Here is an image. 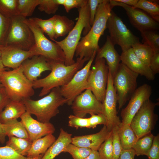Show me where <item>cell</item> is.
I'll return each instance as SVG.
<instances>
[{"mask_svg":"<svg viewBox=\"0 0 159 159\" xmlns=\"http://www.w3.org/2000/svg\"><path fill=\"white\" fill-rule=\"evenodd\" d=\"M117 126L112 129V145L114 159H118L123 150L120 143L117 132Z\"/></svg>","mask_w":159,"mask_h":159,"instance_id":"cell-42","label":"cell"},{"mask_svg":"<svg viewBox=\"0 0 159 159\" xmlns=\"http://www.w3.org/2000/svg\"><path fill=\"white\" fill-rule=\"evenodd\" d=\"M87 61L85 58L80 59L77 58L75 63L69 66L65 65L64 63L49 62L52 68L51 72L45 77L33 82V88H42L39 96H45L53 89L67 84Z\"/></svg>","mask_w":159,"mask_h":159,"instance_id":"cell-2","label":"cell"},{"mask_svg":"<svg viewBox=\"0 0 159 159\" xmlns=\"http://www.w3.org/2000/svg\"><path fill=\"white\" fill-rule=\"evenodd\" d=\"M36 24L42 31L47 34L53 41L54 40V16L48 19H44L38 17H32Z\"/></svg>","mask_w":159,"mask_h":159,"instance_id":"cell-34","label":"cell"},{"mask_svg":"<svg viewBox=\"0 0 159 159\" xmlns=\"http://www.w3.org/2000/svg\"><path fill=\"white\" fill-rule=\"evenodd\" d=\"M43 155L42 154L34 157H27L26 159H41Z\"/></svg>","mask_w":159,"mask_h":159,"instance_id":"cell-55","label":"cell"},{"mask_svg":"<svg viewBox=\"0 0 159 159\" xmlns=\"http://www.w3.org/2000/svg\"><path fill=\"white\" fill-rule=\"evenodd\" d=\"M92 150L90 148L79 147L71 143L64 148L62 152L69 153L73 159H85Z\"/></svg>","mask_w":159,"mask_h":159,"instance_id":"cell-36","label":"cell"},{"mask_svg":"<svg viewBox=\"0 0 159 159\" xmlns=\"http://www.w3.org/2000/svg\"><path fill=\"white\" fill-rule=\"evenodd\" d=\"M114 46L109 35L107 36L105 43L98 49L95 57L96 58H102L105 59L112 77L117 71L121 61L120 56L115 49Z\"/></svg>","mask_w":159,"mask_h":159,"instance_id":"cell-22","label":"cell"},{"mask_svg":"<svg viewBox=\"0 0 159 159\" xmlns=\"http://www.w3.org/2000/svg\"><path fill=\"white\" fill-rule=\"evenodd\" d=\"M135 153L132 148L122 150L118 159H134Z\"/></svg>","mask_w":159,"mask_h":159,"instance_id":"cell-50","label":"cell"},{"mask_svg":"<svg viewBox=\"0 0 159 159\" xmlns=\"http://www.w3.org/2000/svg\"><path fill=\"white\" fill-rule=\"evenodd\" d=\"M132 50L136 56L144 64L149 66L154 50L149 45L140 43L133 45Z\"/></svg>","mask_w":159,"mask_h":159,"instance_id":"cell-31","label":"cell"},{"mask_svg":"<svg viewBox=\"0 0 159 159\" xmlns=\"http://www.w3.org/2000/svg\"><path fill=\"white\" fill-rule=\"evenodd\" d=\"M72 134L65 131L63 128L60 130L59 135L54 142L44 154L41 159H54L62 153L64 148L71 143Z\"/></svg>","mask_w":159,"mask_h":159,"instance_id":"cell-23","label":"cell"},{"mask_svg":"<svg viewBox=\"0 0 159 159\" xmlns=\"http://www.w3.org/2000/svg\"><path fill=\"white\" fill-rule=\"evenodd\" d=\"M17 5V0H0V8L8 18L18 15Z\"/></svg>","mask_w":159,"mask_h":159,"instance_id":"cell-39","label":"cell"},{"mask_svg":"<svg viewBox=\"0 0 159 159\" xmlns=\"http://www.w3.org/2000/svg\"><path fill=\"white\" fill-rule=\"evenodd\" d=\"M139 75L121 63L113 77V83L116 92L119 110L129 100L137 89Z\"/></svg>","mask_w":159,"mask_h":159,"instance_id":"cell-6","label":"cell"},{"mask_svg":"<svg viewBox=\"0 0 159 159\" xmlns=\"http://www.w3.org/2000/svg\"><path fill=\"white\" fill-rule=\"evenodd\" d=\"M85 159H101L98 151L92 150Z\"/></svg>","mask_w":159,"mask_h":159,"instance_id":"cell-52","label":"cell"},{"mask_svg":"<svg viewBox=\"0 0 159 159\" xmlns=\"http://www.w3.org/2000/svg\"><path fill=\"white\" fill-rule=\"evenodd\" d=\"M1 51V58L4 67L16 68L26 59L37 55L35 45L30 50L26 51L15 47L4 46Z\"/></svg>","mask_w":159,"mask_h":159,"instance_id":"cell-17","label":"cell"},{"mask_svg":"<svg viewBox=\"0 0 159 159\" xmlns=\"http://www.w3.org/2000/svg\"><path fill=\"white\" fill-rule=\"evenodd\" d=\"M125 4L132 6H134L138 3V0H115Z\"/></svg>","mask_w":159,"mask_h":159,"instance_id":"cell-53","label":"cell"},{"mask_svg":"<svg viewBox=\"0 0 159 159\" xmlns=\"http://www.w3.org/2000/svg\"><path fill=\"white\" fill-rule=\"evenodd\" d=\"M151 93V86L147 84H143L136 89L128 105L121 112L122 124H130L134 116L144 102L149 99Z\"/></svg>","mask_w":159,"mask_h":159,"instance_id":"cell-16","label":"cell"},{"mask_svg":"<svg viewBox=\"0 0 159 159\" xmlns=\"http://www.w3.org/2000/svg\"><path fill=\"white\" fill-rule=\"evenodd\" d=\"M26 112V107L22 101L10 100L0 113V123L6 124L8 122L17 119Z\"/></svg>","mask_w":159,"mask_h":159,"instance_id":"cell-24","label":"cell"},{"mask_svg":"<svg viewBox=\"0 0 159 159\" xmlns=\"http://www.w3.org/2000/svg\"><path fill=\"white\" fill-rule=\"evenodd\" d=\"M40 0H17V15L24 17L31 16Z\"/></svg>","mask_w":159,"mask_h":159,"instance_id":"cell-33","label":"cell"},{"mask_svg":"<svg viewBox=\"0 0 159 159\" xmlns=\"http://www.w3.org/2000/svg\"><path fill=\"white\" fill-rule=\"evenodd\" d=\"M154 51L150 60L149 67L155 75L159 73V50Z\"/></svg>","mask_w":159,"mask_h":159,"instance_id":"cell-48","label":"cell"},{"mask_svg":"<svg viewBox=\"0 0 159 159\" xmlns=\"http://www.w3.org/2000/svg\"><path fill=\"white\" fill-rule=\"evenodd\" d=\"M113 7L109 0H104L98 5L90 30L82 38L77 47L75 54L77 58L89 60L94 53L97 52L100 48L99 40L107 28V21Z\"/></svg>","mask_w":159,"mask_h":159,"instance_id":"cell-1","label":"cell"},{"mask_svg":"<svg viewBox=\"0 0 159 159\" xmlns=\"http://www.w3.org/2000/svg\"><path fill=\"white\" fill-rule=\"evenodd\" d=\"M74 115L84 118L87 114L102 113V103L87 89L76 97L71 105Z\"/></svg>","mask_w":159,"mask_h":159,"instance_id":"cell-15","label":"cell"},{"mask_svg":"<svg viewBox=\"0 0 159 159\" xmlns=\"http://www.w3.org/2000/svg\"><path fill=\"white\" fill-rule=\"evenodd\" d=\"M97 52L94 53L86 65L76 72L67 84L60 87L61 94L68 105H71L75 97L86 89L87 79Z\"/></svg>","mask_w":159,"mask_h":159,"instance_id":"cell-12","label":"cell"},{"mask_svg":"<svg viewBox=\"0 0 159 159\" xmlns=\"http://www.w3.org/2000/svg\"><path fill=\"white\" fill-rule=\"evenodd\" d=\"M133 7L141 9L159 22V0H139Z\"/></svg>","mask_w":159,"mask_h":159,"instance_id":"cell-29","label":"cell"},{"mask_svg":"<svg viewBox=\"0 0 159 159\" xmlns=\"http://www.w3.org/2000/svg\"><path fill=\"white\" fill-rule=\"evenodd\" d=\"M78 12L77 21L68 35L61 41H53L63 51L65 57L64 64L66 66L71 65L75 63L74 57L82 33L83 32L84 36L91 27L88 0L82 7L78 9Z\"/></svg>","mask_w":159,"mask_h":159,"instance_id":"cell-4","label":"cell"},{"mask_svg":"<svg viewBox=\"0 0 159 159\" xmlns=\"http://www.w3.org/2000/svg\"><path fill=\"white\" fill-rule=\"evenodd\" d=\"M112 141V130L110 135L102 144L98 150L101 159H114Z\"/></svg>","mask_w":159,"mask_h":159,"instance_id":"cell-38","label":"cell"},{"mask_svg":"<svg viewBox=\"0 0 159 159\" xmlns=\"http://www.w3.org/2000/svg\"><path fill=\"white\" fill-rule=\"evenodd\" d=\"M24 21L33 34L38 55L44 56L49 62L64 63L65 55L60 47L46 37L32 18H26Z\"/></svg>","mask_w":159,"mask_h":159,"instance_id":"cell-8","label":"cell"},{"mask_svg":"<svg viewBox=\"0 0 159 159\" xmlns=\"http://www.w3.org/2000/svg\"><path fill=\"white\" fill-rule=\"evenodd\" d=\"M11 148L6 145L0 147V159H26Z\"/></svg>","mask_w":159,"mask_h":159,"instance_id":"cell-41","label":"cell"},{"mask_svg":"<svg viewBox=\"0 0 159 159\" xmlns=\"http://www.w3.org/2000/svg\"><path fill=\"white\" fill-rule=\"evenodd\" d=\"M26 18L16 15L10 18V27L4 46H13L28 51L35 45L33 34L24 22Z\"/></svg>","mask_w":159,"mask_h":159,"instance_id":"cell-7","label":"cell"},{"mask_svg":"<svg viewBox=\"0 0 159 159\" xmlns=\"http://www.w3.org/2000/svg\"><path fill=\"white\" fill-rule=\"evenodd\" d=\"M89 118V128H94L99 125L107 124V120L104 115L102 113L98 114H92Z\"/></svg>","mask_w":159,"mask_h":159,"instance_id":"cell-43","label":"cell"},{"mask_svg":"<svg viewBox=\"0 0 159 159\" xmlns=\"http://www.w3.org/2000/svg\"><path fill=\"white\" fill-rule=\"evenodd\" d=\"M110 1L113 7L118 6L124 8L130 23L140 32L149 30L157 31L159 29L158 22L143 10L115 0Z\"/></svg>","mask_w":159,"mask_h":159,"instance_id":"cell-14","label":"cell"},{"mask_svg":"<svg viewBox=\"0 0 159 159\" xmlns=\"http://www.w3.org/2000/svg\"><path fill=\"white\" fill-rule=\"evenodd\" d=\"M54 16V38L57 39L68 34L74 27V22L64 16L55 15Z\"/></svg>","mask_w":159,"mask_h":159,"instance_id":"cell-27","label":"cell"},{"mask_svg":"<svg viewBox=\"0 0 159 159\" xmlns=\"http://www.w3.org/2000/svg\"><path fill=\"white\" fill-rule=\"evenodd\" d=\"M117 132L122 150L132 148L138 139L130 125L121 123Z\"/></svg>","mask_w":159,"mask_h":159,"instance_id":"cell-26","label":"cell"},{"mask_svg":"<svg viewBox=\"0 0 159 159\" xmlns=\"http://www.w3.org/2000/svg\"><path fill=\"white\" fill-rule=\"evenodd\" d=\"M22 101L26 111L35 115L37 120L43 123L50 122L51 119L59 113V107L67 102L61 94L60 87L53 89L48 95L39 100L26 98Z\"/></svg>","mask_w":159,"mask_h":159,"instance_id":"cell-3","label":"cell"},{"mask_svg":"<svg viewBox=\"0 0 159 159\" xmlns=\"http://www.w3.org/2000/svg\"><path fill=\"white\" fill-rule=\"evenodd\" d=\"M10 100L5 88L3 87H0V113L3 110Z\"/></svg>","mask_w":159,"mask_h":159,"instance_id":"cell-49","label":"cell"},{"mask_svg":"<svg viewBox=\"0 0 159 159\" xmlns=\"http://www.w3.org/2000/svg\"><path fill=\"white\" fill-rule=\"evenodd\" d=\"M112 132V130L109 131L108 130L106 125H104L97 133L72 137L71 143L79 147L98 151L101 145L109 137Z\"/></svg>","mask_w":159,"mask_h":159,"instance_id":"cell-20","label":"cell"},{"mask_svg":"<svg viewBox=\"0 0 159 159\" xmlns=\"http://www.w3.org/2000/svg\"><path fill=\"white\" fill-rule=\"evenodd\" d=\"M140 32L143 44L149 45L154 51L159 50V34L157 31L149 30Z\"/></svg>","mask_w":159,"mask_h":159,"instance_id":"cell-35","label":"cell"},{"mask_svg":"<svg viewBox=\"0 0 159 159\" xmlns=\"http://www.w3.org/2000/svg\"><path fill=\"white\" fill-rule=\"evenodd\" d=\"M154 136L150 132L138 139L132 148L135 155H147L152 146Z\"/></svg>","mask_w":159,"mask_h":159,"instance_id":"cell-30","label":"cell"},{"mask_svg":"<svg viewBox=\"0 0 159 159\" xmlns=\"http://www.w3.org/2000/svg\"><path fill=\"white\" fill-rule=\"evenodd\" d=\"M65 0H40L38 9L48 14H54L59 6L63 5Z\"/></svg>","mask_w":159,"mask_h":159,"instance_id":"cell-37","label":"cell"},{"mask_svg":"<svg viewBox=\"0 0 159 159\" xmlns=\"http://www.w3.org/2000/svg\"><path fill=\"white\" fill-rule=\"evenodd\" d=\"M106 27L112 43L114 45H119L122 52L140 43L139 38L127 28L121 19L112 10L107 20Z\"/></svg>","mask_w":159,"mask_h":159,"instance_id":"cell-9","label":"cell"},{"mask_svg":"<svg viewBox=\"0 0 159 159\" xmlns=\"http://www.w3.org/2000/svg\"><path fill=\"white\" fill-rule=\"evenodd\" d=\"M5 67L4 66L1 58V51H0V74L2 72L5 70Z\"/></svg>","mask_w":159,"mask_h":159,"instance_id":"cell-54","label":"cell"},{"mask_svg":"<svg viewBox=\"0 0 159 159\" xmlns=\"http://www.w3.org/2000/svg\"><path fill=\"white\" fill-rule=\"evenodd\" d=\"M87 0H65L63 5L66 12H69L72 9L76 8L78 9L82 7Z\"/></svg>","mask_w":159,"mask_h":159,"instance_id":"cell-46","label":"cell"},{"mask_svg":"<svg viewBox=\"0 0 159 159\" xmlns=\"http://www.w3.org/2000/svg\"><path fill=\"white\" fill-rule=\"evenodd\" d=\"M4 47V46L0 44V51Z\"/></svg>","mask_w":159,"mask_h":159,"instance_id":"cell-56","label":"cell"},{"mask_svg":"<svg viewBox=\"0 0 159 159\" xmlns=\"http://www.w3.org/2000/svg\"><path fill=\"white\" fill-rule=\"evenodd\" d=\"M109 70L105 59L95 58L87 80L86 89L90 90L97 99L102 102L106 91Z\"/></svg>","mask_w":159,"mask_h":159,"instance_id":"cell-11","label":"cell"},{"mask_svg":"<svg viewBox=\"0 0 159 159\" xmlns=\"http://www.w3.org/2000/svg\"><path fill=\"white\" fill-rule=\"evenodd\" d=\"M120 56L121 63L131 71L144 76L148 80L154 79L155 75L149 67L144 64L136 56L132 47L122 52Z\"/></svg>","mask_w":159,"mask_h":159,"instance_id":"cell-21","label":"cell"},{"mask_svg":"<svg viewBox=\"0 0 159 159\" xmlns=\"http://www.w3.org/2000/svg\"><path fill=\"white\" fill-rule=\"evenodd\" d=\"M3 87V86L1 84V82H0V87Z\"/></svg>","mask_w":159,"mask_h":159,"instance_id":"cell-57","label":"cell"},{"mask_svg":"<svg viewBox=\"0 0 159 159\" xmlns=\"http://www.w3.org/2000/svg\"><path fill=\"white\" fill-rule=\"evenodd\" d=\"M104 0H88L90 9V21L91 26L92 25L98 5Z\"/></svg>","mask_w":159,"mask_h":159,"instance_id":"cell-47","label":"cell"},{"mask_svg":"<svg viewBox=\"0 0 159 159\" xmlns=\"http://www.w3.org/2000/svg\"><path fill=\"white\" fill-rule=\"evenodd\" d=\"M68 125L77 130L79 128H89V118H82L70 115L68 116Z\"/></svg>","mask_w":159,"mask_h":159,"instance_id":"cell-40","label":"cell"},{"mask_svg":"<svg viewBox=\"0 0 159 159\" xmlns=\"http://www.w3.org/2000/svg\"><path fill=\"white\" fill-rule=\"evenodd\" d=\"M11 25V19L0 12V40L2 39L6 31L8 33Z\"/></svg>","mask_w":159,"mask_h":159,"instance_id":"cell-45","label":"cell"},{"mask_svg":"<svg viewBox=\"0 0 159 159\" xmlns=\"http://www.w3.org/2000/svg\"><path fill=\"white\" fill-rule=\"evenodd\" d=\"M9 140L6 145L14 150L19 154L27 156L32 142L29 139H24L13 136H8Z\"/></svg>","mask_w":159,"mask_h":159,"instance_id":"cell-28","label":"cell"},{"mask_svg":"<svg viewBox=\"0 0 159 159\" xmlns=\"http://www.w3.org/2000/svg\"><path fill=\"white\" fill-rule=\"evenodd\" d=\"M117 97L113 83V77L109 71L107 87L102 103V113L107 120L106 126L111 131L115 126H119L121 121L117 115L116 109Z\"/></svg>","mask_w":159,"mask_h":159,"instance_id":"cell-13","label":"cell"},{"mask_svg":"<svg viewBox=\"0 0 159 159\" xmlns=\"http://www.w3.org/2000/svg\"><path fill=\"white\" fill-rule=\"evenodd\" d=\"M7 125L0 123V143L3 144L5 143L7 136Z\"/></svg>","mask_w":159,"mask_h":159,"instance_id":"cell-51","label":"cell"},{"mask_svg":"<svg viewBox=\"0 0 159 159\" xmlns=\"http://www.w3.org/2000/svg\"><path fill=\"white\" fill-rule=\"evenodd\" d=\"M158 103L145 101L132 119L130 125L138 139L151 132L158 120L154 109Z\"/></svg>","mask_w":159,"mask_h":159,"instance_id":"cell-10","label":"cell"},{"mask_svg":"<svg viewBox=\"0 0 159 159\" xmlns=\"http://www.w3.org/2000/svg\"><path fill=\"white\" fill-rule=\"evenodd\" d=\"M32 142L46 135L53 134L55 128L50 122L43 123L33 118L31 115L26 111L20 117Z\"/></svg>","mask_w":159,"mask_h":159,"instance_id":"cell-18","label":"cell"},{"mask_svg":"<svg viewBox=\"0 0 159 159\" xmlns=\"http://www.w3.org/2000/svg\"><path fill=\"white\" fill-rule=\"evenodd\" d=\"M148 159H159V135L154 136L152 146L146 155Z\"/></svg>","mask_w":159,"mask_h":159,"instance_id":"cell-44","label":"cell"},{"mask_svg":"<svg viewBox=\"0 0 159 159\" xmlns=\"http://www.w3.org/2000/svg\"><path fill=\"white\" fill-rule=\"evenodd\" d=\"M7 125V136H13L17 138L29 139L27 132L21 121L17 119L10 121Z\"/></svg>","mask_w":159,"mask_h":159,"instance_id":"cell-32","label":"cell"},{"mask_svg":"<svg viewBox=\"0 0 159 159\" xmlns=\"http://www.w3.org/2000/svg\"><path fill=\"white\" fill-rule=\"evenodd\" d=\"M23 73L26 78L32 82L36 81L41 74L46 71H51V64L44 56H34L22 63Z\"/></svg>","mask_w":159,"mask_h":159,"instance_id":"cell-19","label":"cell"},{"mask_svg":"<svg viewBox=\"0 0 159 159\" xmlns=\"http://www.w3.org/2000/svg\"><path fill=\"white\" fill-rule=\"evenodd\" d=\"M56 140L53 134H49L33 141L27 157L44 154Z\"/></svg>","mask_w":159,"mask_h":159,"instance_id":"cell-25","label":"cell"},{"mask_svg":"<svg viewBox=\"0 0 159 159\" xmlns=\"http://www.w3.org/2000/svg\"><path fill=\"white\" fill-rule=\"evenodd\" d=\"M0 82L11 100L22 101L34 94L32 82L24 74L21 65L12 70L2 72L0 74Z\"/></svg>","mask_w":159,"mask_h":159,"instance_id":"cell-5","label":"cell"}]
</instances>
